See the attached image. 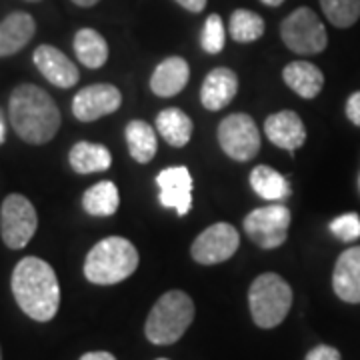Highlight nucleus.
Here are the masks:
<instances>
[{
  "label": "nucleus",
  "mask_w": 360,
  "mask_h": 360,
  "mask_svg": "<svg viewBox=\"0 0 360 360\" xmlns=\"http://www.w3.org/2000/svg\"><path fill=\"white\" fill-rule=\"evenodd\" d=\"M122 104L120 90L112 84H90L72 101V115L82 122H92L116 112Z\"/></svg>",
  "instance_id": "11"
},
{
  "label": "nucleus",
  "mask_w": 360,
  "mask_h": 360,
  "mask_svg": "<svg viewBox=\"0 0 360 360\" xmlns=\"http://www.w3.org/2000/svg\"><path fill=\"white\" fill-rule=\"evenodd\" d=\"M224 42H226V32H224V25H222V18L219 14H210L206 18L205 28H202V49L208 54H219L224 49Z\"/></svg>",
  "instance_id": "28"
},
{
  "label": "nucleus",
  "mask_w": 360,
  "mask_h": 360,
  "mask_svg": "<svg viewBox=\"0 0 360 360\" xmlns=\"http://www.w3.org/2000/svg\"><path fill=\"white\" fill-rule=\"evenodd\" d=\"M0 360H2V352H0Z\"/></svg>",
  "instance_id": "39"
},
{
  "label": "nucleus",
  "mask_w": 360,
  "mask_h": 360,
  "mask_svg": "<svg viewBox=\"0 0 360 360\" xmlns=\"http://www.w3.org/2000/svg\"><path fill=\"white\" fill-rule=\"evenodd\" d=\"M68 162L75 172L78 174H92V172H103L112 165V155L104 144L96 142H77L70 153H68Z\"/></svg>",
  "instance_id": "20"
},
{
  "label": "nucleus",
  "mask_w": 360,
  "mask_h": 360,
  "mask_svg": "<svg viewBox=\"0 0 360 360\" xmlns=\"http://www.w3.org/2000/svg\"><path fill=\"white\" fill-rule=\"evenodd\" d=\"M281 37L284 44L296 54H319L328 44L326 28L309 6H300L284 18Z\"/></svg>",
  "instance_id": "6"
},
{
  "label": "nucleus",
  "mask_w": 360,
  "mask_h": 360,
  "mask_svg": "<svg viewBox=\"0 0 360 360\" xmlns=\"http://www.w3.org/2000/svg\"><path fill=\"white\" fill-rule=\"evenodd\" d=\"M219 144L232 160H252L260 150V132L257 122L243 112L222 118L219 124Z\"/></svg>",
  "instance_id": "9"
},
{
  "label": "nucleus",
  "mask_w": 360,
  "mask_h": 360,
  "mask_svg": "<svg viewBox=\"0 0 360 360\" xmlns=\"http://www.w3.org/2000/svg\"><path fill=\"white\" fill-rule=\"evenodd\" d=\"M78 360H116L115 354L106 352V350H96V352H86Z\"/></svg>",
  "instance_id": "33"
},
{
  "label": "nucleus",
  "mask_w": 360,
  "mask_h": 360,
  "mask_svg": "<svg viewBox=\"0 0 360 360\" xmlns=\"http://www.w3.org/2000/svg\"><path fill=\"white\" fill-rule=\"evenodd\" d=\"M250 186L252 191L270 202H281L284 198L290 196V184L284 179L283 174L274 168L260 165L252 168L250 172Z\"/></svg>",
  "instance_id": "22"
},
{
  "label": "nucleus",
  "mask_w": 360,
  "mask_h": 360,
  "mask_svg": "<svg viewBox=\"0 0 360 360\" xmlns=\"http://www.w3.org/2000/svg\"><path fill=\"white\" fill-rule=\"evenodd\" d=\"M321 6L336 28H348L360 18V0H321Z\"/></svg>",
  "instance_id": "27"
},
{
  "label": "nucleus",
  "mask_w": 360,
  "mask_h": 360,
  "mask_svg": "<svg viewBox=\"0 0 360 360\" xmlns=\"http://www.w3.org/2000/svg\"><path fill=\"white\" fill-rule=\"evenodd\" d=\"M347 116L352 124L360 127V90L354 92V94H350V98H348L347 103Z\"/></svg>",
  "instance_id": "31"
},
{
  "label": "nucleus",
  "mask_w": 360,
  "mask_h": 360,
  "mask_svg": "<svg viewBox=\"0 0 360 360\" xmlns=\"http://www.w3.org/2000/svg\"><path fill=\"white\" fill-rule=\"evenodd\" d=\"M13 295L16 304L37 322H49L60 307V284L56 272L39 257L22 258L13 270Z\"/></svg>",
  "instance_id": "1"
},
{
  "label": "nucleus",
  "mask_w": 360,
  "mask_h": 360,
  "mask_svg": "<svg viewBox=\"0 0 360 360\" xmlns=\"http://www.w3.org/2000/svg\"><path fill=\"white\" fill-rule=\"evenodd\" d=\"M330 232L342 243H354L360 238V217L354 212H347L330 222Z\"/></svg>",
  "instance_id": "29"
},
{
  "label": "nucleus",
  "mask_w": 360,
  "mask_h": 360,
  "mask_svg": "<svg viewBox=\"0 0 360 360\" xmlns=\"http://www.w3.org/2000/svg\"><path fill=\"white\" fill-rule=\"evenodd\" d=\"M304 360H340V352L335 347L328 345H319L310 350Z\"/></svg>",
  "instance_id": "30"
},
{
  "label": "nucleus",
  "mask_w": 360,
  "mask_h": 360,
  "mask_svg": "<svg viewBox=\"0 0 360 360\" xmlns=\"http://www.w3.org/2000/svg\"><path fill=\"white\" fill-rule=\"evenodd\" d=\"M191 78V66L180 56H168L156 66L150 77V89L156 96L170 98L182 92Z\"/></svg>",
  "instance_id": "17"
},
{
  "label": "nucleus",
  "mask_w": 360,
  "mask_h": 360,
  "mask_svg": "<svg viewBox=\"0 0 360 360\" xmlns=\"http://www.w3.org/2000/svg\"><path fill=\"white\" fill-rule=\"evenodd\" d=\"M32 60L40 75L58 89H72L80 78L77 65L65 52H60L51 44H40L32 54Z\"/></svg>",
  "instance_id": "13"
},
{
  "label": "nucleus",
  "mask_w": 360,
  "mask_h": 360,
  "mask_svg": "<svg viewBox=\"0 0 360 360\" xmlns=\"http://www.w3.org/2000/svg\"><path fill=\"white\" fill-rule=\"evenodd\" d=\"M182 8L191 11V13H202L208 0H176Z\"/></svg>",
  "instance_id": "32"
},
{
  "label": "nucleus",
  "mask_w": 360,
  "mask_h": 360,
  "mask_svg": "<svg viewBox=\"0 0 360 360\" xmlns=\"http://www.w3.org/2000/svg\"><path fill=\"white\" fill-rule=\"evenodd\" d=\"M193 321V298L182 290H168L156 300L153 310L148 312L144 335L158 347L174 345L191 328Z\"/></svg>",
  "instance_id": "4"
},
{
  "label": "nucleus",
  "mask_w": 360,
  "mask_h": 360,
  "mask_svg": "<svg viewBox=\"0 0 360 360\" xmlns=\"http://www.w3.org/2000/svg\"><path fill=\"white\" fill-rule=\"evenodd\" d=\"M37 32V22L28 13L8 14L0 22V58L22 51Z\"/></svg>",
  "instance_id": "18"
},
{
  "label": "nucleus",
  "mask_w": 360,
  "mask_h": 360,
  "mask_svg": "<svg viewBox=\"0 0 360 360\" xmlns=\"http://www.w3.org/2000/svg\"><path fill=\"white\" fill-rule=\"evenodd\" d=\"M127 142H129V153L130 156L141 162L146 165L150 162L156 155V132L155 129L144 122V120H132L127 130Z\"/></svg>",
  "instance_id": "25"
},
{
  "label": "nucleus",
  "mask_w": 360,
  "mask_h": 360,
  "mask_svg": "<svg viewBox=\"0 0 360 360\" xmlns=\"http://www.w3.org/2000/svg\"><path fill=\"white\" fill-rule=\"evenodd\" d=\"M262 4H266V6H281L284 0H260Z\"/></svg>",
  "instance_id": "36"
},
{
  "label": "nucleus",
  "mask_w": 360,
  "mask_h": 360,
  "mask_svg": "<svg viewBox=\"0 0 360 360\" xmlns=\"http://www.w3.org/2000/svg\"><path fill=\"white\" fill-rule=\"evenodd\" d=\"M283 78L288 89H292L302 98H316L324 86V75L316 65L309 60H295L284 66Z\"/></svg>",
  "instance_id": "19"
},
{
  "label": "nucleus",
  "mask_w": 360,
  "mask_h": 360,
  "mask_svg": "<svg viewBox=\"0 0 360 360\" xmlns=\"http://www.w3.org/2000/svg\"><path fill=\"white\" fill-rule=\"evenodd\" d=\"M139 269V250L122 236H108L90 248L84 276L92 284L110 286L127 281Z\"/></svg>",
  "instance_id": "3"
},
{
  "label": "nucleus",
  "mask_w": 360,
  "mask_h": 360,
  "mask_svg": "<svg viewBox=\"0 0 360 360\" xmlns=\"http://www.w3.org/2000/svg\"><path fill=\"white\" fill-rule=\"evenodd\" d=\"M264 132L269 141L288 153H295L307 142V129L295 110H281L264 120Z\"/></svg>",
  "instance_id": "14"
},
{
  "label": "nucleus",
  "mask_w": 360,
  "mask_h": 360,
  "mask_svg": "<svg viewBox=\"0 0 360 360\" xmlns=\"http://www.w3.org/2000/svg\"><path fill=\"white\" fill-rule=\"evenodd\" d=\"M156 129L170 146L182 148L193 136V120L180 108H165L156 116Z\"/></svg>",
  "instance_id": "21"
},
{
  "label": "nucleus",
  "mask_w": 360,
  "mask_h": 360,
  "mask_svg": "<svg viewBox=\"0 0 360 360\" xmlns=\"http://www.w3.org/2000/svg\"><path fill=\"white\" fill-rule=\"evenodd\" d=\"M120 205V194L115 182L103 180L90 186L86 193L82 194V208L90 217H112Z\"/></svg>",
  "instance_id": "24"
},
{
  "label": "nucleus",
  "mask_w": 360,
  "mask_h": 360,
  "mask_svg": "<svg viewBox=\"0 0 360 360\" xmlns=\"http://www.w3.org/2000/svg\"><path fill=\"white\" fill-rule=\"evenodd\" d=\"M4 141H6V124H4V118L0 112V144H4Z\"/></svg>",
  "instance_id": "34"
},
{
  "label": "nucleus",
  "mask_w": 360,
  "mask_h": 360,
  "mask_svg": "<svg viewBox=\"0 0 360 360\" xmlns=\"http://www.w3.org/2000/svg\"><path fill=\"white\" fill-rule=\"evenodd\" d=\"M238 246H240L238 231L229 222H217L194 238L191 255L198 264L212 266L234 257Z\"/></svg>",
  "instance_id": "10"
},
{
  "label": "nucleus",
  "mask_w": 360,
  "mask_h": 360,
  "mask_svg": "<svg viewBox=\"0 0 360 360\" xmlns=\"http://www.w3.org/2000/svg\"><path fill=\"white\" fill-rule=\"evenodd\" d=\"M26 2H40V0H26Z\"/></svg>",
  "instance_id": "37"
},
{
  "label": "nucleus",
  "mask_w": 360,
  "mask_h": 360,
  "mask_svg": "<svg viewBox=\"0 0 360 360\" xmlns=\"http://www.w3.org/2000/svg\"><path fill=\"white\" fill-rule=\"evenodd\" d=\"M238 92V77L232 72L231 68H214L208 72V77L202 82L200 89V101L206 110H222L224 106L232 103V98Z\"/></svg>",
  "instance_id": "16"
},
{
  "label": "nucleus",
  "mask_w": 360,
  "mask_h": 360,
  "mask_svg": "<svg viewBox=\"0 0 360 360\" xmlns=\"http://www.w3.org/2000/svg\"><path fill=\"white\" fill-rule=\"evenodd\" d=\"M248 307L258 328H274L292 307V288L281 274L264 272L248 288Z\"/></svg>",
  "instance_id": "5"
},
{
  "label": "nucleus",
  "mask_w": 360,
  "mask_h": 360,
  "mask_svg": "<svg viewBox=\"0 0 360 360\" xmlns=\"http://www.w3.org/2000/svg\"><path fill=\"white\" fill-rule=\"evenodd\" d=\"M243 226H245L246 236L260 248H266V250L278 248L288 238L290 210L281 202H270L248 212Z\"/></svg>",
  "instance_id": "8"
},
{
  "label": "nucleus",
  "mask_w": 360,
  "mask_h": 360,
  "mask_svg": "<svg viewBox=\"0 0 360 360\" xmlns=\"http://www.w3.org/2000/svg\"><path fill=\"white\" fill-rule=\"evenodd\" d=\"M77 6H82V8H89V6H94L96 2H101V0H72Z\"/></svg>",
  "instance_id": "35"
},
{
  "label": "nucleus",
  "mask_w": 360,
  "mask_h": 360,
  "mask_svg": "<svg viewBox=\"0 0 360 360\" xmlns=\"http://www.w3.org/2000/svg\"><path fill=\"white\" fill-rule=\"evenodd\" d=\"M231 37L236 42H255L264 34V20L252 11L238 8L231 16Z\"/></svg>",
  "instance_id": "26"
},
{
  "label": "nucleus",
  "mask_w": 360,
  "mask_h": 360,
  "mask_svg": "<svg viewBox=\"0 0 360 360\" xmlns=\"http://www.w3.org/2000/svg\"><path fill=\"white\" fill-rule=\"evenodd\" d=\"M75 52L86 68H101L108 60V44L94 28H80L75 37Z\"/></svg>",
  "instance_id": "23"
},
{
  "label": "nucleus",
  "mask_w": 360,
  "mask_h": 360,
  "mask_svg": "<svg viewBox=\"0 0 360 360\" xmlns=\"http://www.w3.org/2000/svg\"><path fill=\"white\" fill-rule=\"evenodd\" d=\"M335 295L348 304H360V246L347 248L333 272Z\"/></svg>",
  "instance_id": "15"
},
{
  "label": "nucleus",
  "mask_w": 360,
  "mask_h": 360,
  "mask_svg": "<svg viewBox=\"0 0 360 360\" xmlns=\"http://www.w3.org/2000/svg\"><path fill=\"white\" fill-rule=\"evenodd\" d=\"M14 132L28 144H46L60 129V110L52 96L37 84H18L8 101Z\"/></svg>",
  "instance_id": "2"
},
{
  "label": "nucleus",
  "mask_w": 360,
  "mask_h": 360,
  "mask_svg": "<svg viewBox=\"0 0 360 360\" xmlns=\"http://www.w3.org/2000/svg\"><path fill=\"white\" fill-rule=\"evenodd\" d=\"M156 360H168V359H156Z\"/></svg>",
  "instance_id": "38"
},
{
  "label": "nucleus",
  "mask_w": 360,
  "mask_h": 360,
  "mask_svg": "<svg viewBox=\"0 0 360 360\" xmlns=\"http://www.w3.org/2000/svg\"><path fill=\"white\" fill-rule=\"evenodd\" d=\"M156 184L160 191V205L176 210L180 217L193 208V176L186 167H168L158 176Z\"/></svg>",
  "instance_id": "12"
},
{
  "label": "nucleus",
  "mask_w": 360,
  "mask_h": 360,
  "mask_svg": "<svg viewBox=\"0 0 360 360\" xmlns=\"http://www.w3.org/2000/svg\"><path fill=\"white\" fill-rule=\"evenodd\" d=\"M39 226L37 208L22 194H8L0 208V234L13 250L25 248Z\"/></svg>",
  "instance_id": "7"
}]
</instances>
